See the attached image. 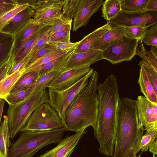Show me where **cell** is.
I'll return each instance as SVG.
<instances>
[{"mask_svg":"<svg viewBox=\"0 0 157 157\" xmlns=\"http://www.w3.org/2000/svg\"><path fill=\"white\" fill-rule=\"evenodd\" d=\"M152 157H157V156H155V155H153V156Z\"/></svg>","mask_w":157,"mask_h":157,"instance_id":"cell-52","label":"cell"},{"mask_svg":"<svg viewBox=\"0 0 157 157\" xmlns=\"http://www.w3.org/2000/svg\"><path fill=\"white\" fill-rule=\"evenodd\" d=\"M136 54L139 56L142 61L147 63L157 71V47L151 46L150 50L145 49L141 39L139 40Z\"/></svg>","mask_w":157,"mask_h":157,"instance_id":"cell-23","label":"cell"},{"mask_svg":"<svg viewBox=\"0 0 157 157\" xmlns=\"http://www.w3.org/2000/svg\"><path fill=\"white\" fill-rule=\"evenodd\" d=\"M50 26H44L40 36L32 48L31 52L37 50L48 43Z\"/></svg>","mask_w":157,"mask_h":157,"instance_id":"cell-42","label":"cell"},{"mask_svg":"<svg viewBox=\"0 0 157 157\" xmlns=\"http://www.w3.org/2000/svg\"><path fill=\"white\" fill-rule=\"evenodd\" d=\"M157 127L146 130L143 135L140 144V150L142 152L147 151L152 142L157 138Z\"/></svg>","mask_w":157,"mask_h":157,"instance_id":"cell-35","label":"cell"},{"mask_svg":"<svg viewBox=\"0 0 157 157\" xmlns=\"http://www.w3.org/2000/svg\"><path fill=\"white\" fill-rule=\"evenodd\" d=\"M98 74L94 71L88 85L72 101L65 113L63 123L67 130L77 132L96 125L98 100Z\"/></svg>","mask_w":157,"mask_h":157,"instance_id":"cell-3","label":"cell"},{"mask_svg":"<svg viewBox=\"0 0 157 157\" xmlns=\"http://www.w3.org/2000/svg\"><path fill=\"white\" fill-rule=\"evenodd\" d=\"M28 6L29 4L28 3L18 5L14 9L6 13L0 17V30L13 17Z\"/></svg>","mask_w":157,"mask_h":157,"instance_id":"cell-40","label":"cell"},{"mask_svg":"<svg viewBox=\"0 0 157 157\" xmlns=\"http://www.w3.org/2000/svg\"><path fill=\"white\" fill-rule=\"evenodd\" d=\"M42 29L34 34L25 44L16 55L12 58V65L22 59L31 52L32 48L40 36Z\"/></svg>","mask_w":157,"mask_h":157,"instance_id":"cell-30","label":"cell"},{"mask_svg":"<svg viewBox=\"0 0 157 157\" xmlns=\"http://www.w3.org/2000/svg\"><path fill=\"white\" fill-rule=\"evenodd\" d=\"M66 128L41 131H24L9 149L7 157H31L44 146L59 143Z\"/></svg>","mask_w":157,"mask_h":157,"instance_id":"cell-4","label":"cell"},{"mask_svg":"<svg viewBox=\"0 0 157 157\" xmlns=\"http://www.w3.org/2000/svg\"><path fill=\"white\" fill-rule=\"evenodd\" d=\"M30 54L31 52L29 53L22 59L13 65L9 71L7 76H9L13 74L19 69L21 67L25 65L29 58Z\"/></svg>","mask_w":157,"mask_h":157,"instance_id":"cell-45","label":"cell"},{"mask_svg":"<svg viewBox=\"0 0 157 157\" xmlns=\"http://www.w3.org/2000/svg\"><path fill=\"white\" fill-rule=\"evenodd\" d=\"M34 13V11L28 6L13 17L0 31L14 35L32 18Z\"/></svg>","mask_w":157,"mask_h":157,"instance_id":"cell-18","label":"cell"},{"mask_svg":"<svg viewBox=\"0 0 157 157\" xmlns=\"http://www.w3.org/2000/svg\"><path fill=\"white\" fill-rule=\"evenodd\" d=\"M139 40L126 35L121 40L102 52L103 59L113 64L130 61L136 55Z\"/></svg>","mask_w":157,"mask_h":157,"instance_id":"cell-9","label":"cell"},{"mask_svg":"<svg viewBox=\"0 0 157 157\" xmlns=\"http://www.w3.org/2000/svg\"><path fill=\"white\" fill-rule=\"evenodd\" d=\"M148 27L139 26L125 27V31L127 36L139 40L141 39Z\"/></svg>","mask_w":157,"mask_h":157,"instance_id":"cell-41","label":"cell"},{"mask_svg":"<svg viewBox=\"0 0 157 157\" xmlns=\"http://www.w3.org/2000/svg\"><path fill=\"white\" fill-rule=\"evenodd\" d=\"M149 151L153 155H156L157 154V139H156L150 146Z\"/></svg>","mask_w":157,"mask_h":157,"instance_id":"cell-48","label":"cell"},{"mask_svg":"<svg viewBox=\"0 0 157 157\" xmlns=\"http://www.w3.org/2000/svg\"><path fill=\"white\" fill-rule=\"evenodd\" d=\"M5 102L4 99H0V124H1L2 117L3 111V109Z\"/></svg>","mask_w":157,"mask_h":157,"instance_id":"cell-49","label":"cell"},{"mask_svg":"<svg viewBox=\"0 0 157 157\" xmlns=\"http://www.w3.org/2000/svg\"><path fill=\"white\" fill-rule=\"evenodd\" d=\"M49 102L46 88L32 94L23 101L9 105L7 113L10 138H13L24 126L33 112L43 104Z\"/></svg>","mask_w":157,"mask_h":157,"instance_id":"cell-5","label":"cell"},{"mask_svg":"<svg viewBox=\"0 0 157 157\" xmlns=\"http://www.w3.org/2000/svg\"><path fill=\"white\" fill-rule=\"evenodd\" d=\"M79 0H63L62 13L66 17L72 19Z\"/></svg>","mask_w":157,"mask_h":157,"instance_id":"cell-36","label":"cell"},{"mask_svg":"<svg viewBox=\"0 0 157 157\" xmlns=\"http://www.w3.org/2000/svg\"><path fill=\"white\" fill-rule=\"evenodd\" d=\"M72 21V19H69L63 15L50 26L49 34L60 31L70 32Z\"/></svg>","mask_w":157,"mask_h":157,"instance_id":"cell-31","label":"cell"},{"mask_svg":"<svg viewBox=\"0 0 157 157\" xmlns=\"http://www.w3.org/2000/svg\"><path fill=\"white\" fill-rule=\"evenodd\" d=\"M104 2L102 0H79L73 17L72 31H76L81 27L85 26Z\"/></svg>","mask_w":157,"mask_h":157,"instance_id":"cell-13","label":"cell"},{"mask_svg":"<svg viewBox=\"0 0 157 157\" xmlns=\"http://www.w3.org/2000/svg\"><path fill=\"white\" fill-rule=\"evenodd\" d=\"M118 89L116 77L113 74L98 86V117L94 134L99 144V152L106 156L112 157L114 152Z\"/></svg>","mask_w":157,"mask_h":157,"instance_id":"cell-1","label":"cell"},{"mask_svg":"<svg viewBox=\"0 0 157 157\" xmlns=\"http://www.w3.org/2000/svg\"><path fill=\"white\" fill-rule=\"evenodd\" d=\"M66 128L57 113L48 102L37 108L20 131H41Z\"/></svg>","mask_w":157,"mask_h":157,"instance_id":"cell-7","label":"cell"},{"mask_svg":"<svg viewBox=\"0 0 157 157\" xmlns=\"http://www.w3.org/2000/svg\"><path fill=\"white\" fill-rule=\"evenodd\" d=\"M146 45L157 46V24L152 25L147 29L141 39Z\"/></svg>","mask_w":157,"mask_h":157,"instance_id":"cell-38","label":"cell"},{"mask_svg":"<svg viewBox=\"0 0 157 157\" xmlns=\"http://www.w3.org/2000/svg\"><path fill=\"white\" fill-rule=\"evenodd\" d=\"M70 32L60 31L49 34L48 43V44L63 42H69Z\"/></svg>","mask_w":157,"mask_h":157,"instance_id":"cell-39","label":"cell"},{"mask_svg":"<svg viewBox=\"0 0 157 157\" xmlns=\"http://www.w3.org/2000/svg\"><path fill=\"white\" fill-rule=\"evenodd\" d=\"M138 82L140 87V91L144 96L151 102L157 104V94L155 93L144 69L141 66Z\"/></svg>","mask_w":157,"mask_h":157,"instance_id":"cell-22","label":"cell"},{"mask_svg":"<svg viewBox=\"0 0 157 157\" xmlns=\"http://www.w3.org/2000/svg\"><path fill=\"white\" fill-rule=\"evenodd\" d=\"M101 16L109 21L114 18L121 10V0H106L101 8Z\"/></svg>","mask_w":157,"mask_h":157,"instance_id":"cell-26","label":"cell"},{"mask_svg":"<svg viewBox=\"0 0 157 157\" xmlns=\"http://www.w3.org/2000/svg\"><path fill=\"white\" fill-rule=\"evenodd\" d=\"M110 29V23L108 21L103 26L84 36L80 40V43L75 49L74 52H82L92 50L91 48L93 44Z\"/></svg>","mask_w":157,"mask_h":157,"instance_id":"cell-19","label":"cell"},{"mask_svg":"<svg viewBox=\"0 0 157 157\" xmlns=\"http://www.w3.org/2000/svg\"><path fill=\"white\" fill-rule=\"evenodd\" d=\"M75 50L44 65L31 69L26 73L32 71H37L39 73L40 76H41L54 71H60L63 68L65 63Z\"/></svg>","mask_w":157,"mask_h":157,"instance_id":"cell-21","label":"cell"},{"mask_svg":"<svg viewBox=\"0 0 157 157\" xmlns=\"http://www.w3.org/2000/svg\"><path fill=\"white\" fill-rule=\"evenodd\" d=\"M14 45V35L0 31V67L12 57Z\"/></svg>","mask_w":157,"mask_h":157,"instance_id":"cell-20","label":"cell"},{"mask_svg":"<svg viewBox=\"0 0 157 157\" xmlns=\"http://www.w3.org/2000/svg\"><path fill=\"white\" fill-rule=\"evenodd\" d=\"M63 0H32L29 6L34 11L32 18L44 26H50L63 15Z\"/></svg>","mask_w":157,"mask_h":157,"instance_id":"cell-8","label":"cell"},{"mask_svg":"<svg viewBox=\"0 0 157 157\" xmlns=\"http://www.w3.org/2000/svg\"><path fill=\"white\" fill-rule=\"evenodd\" d=\"M146 9L147 11H157V0H148Z\"/></svg>","mask_w":157,"mask_h":157,"instance_id":"cell-47","label":"cell"},{"mask_svg":"<svg viewBox=\"0 0 157 157\" xmlns=\"http://www.w3.org/2000/svg\"><path fill=\"white\" fill-rule=\"evenodd\" d=\"M25 65L9 76H7L0 83V99L4 98L10 94L16 82L23 75Z\"/></svg>","mask_w":157,"mask_h":157,"instance_id":"cell-24","label":"cell"},{"mask_svg":"<svg viewBox=\"0 0 157 157\" xmlns=\"http://www.w3.org/2000/svg\"><path fill=\"white\" fill-rule=\"evenodd\" d=\"M13 3H16L15 0H0V4Z\"/></svg>","mask_w":157,"mask_h":157,"instance_id":"cell-50","label":"cell"},{"mask_svg":"<svg viewBox=\"0 0 157 157\" xmlns=\"http://www.w3.org/2000/svg\"><path fill=\"white\" fill-rule=\"evenodd\" d=\"M85 129L67 136L53 149L39 157H70L80 139L86 132Z\"/></svg>","mask_w":157,"mask_h":157,"instance_id":"cell-14","label":"cell"},{"mask_svg":"<svg viewBox=\"0 0 157 157\" xmlns=\"http://www.w3.org/2000/svg\"><path fill=\"white\" fill-rule=\"evenodd\" d=\"M148 0H121V10L127 12L140 13L147 11Z\"/></svg>","mask_w":157,"mask_h":157,"instance_id":"cell-28","label":"cell"},{"mask_svg":"<svg viewBox=\"0 0 157 157\" xmlns=\"http://www.w3.org/2000/svg\"><path fill=\"white\" fill-rule=\"evenodd\" d=\"M144 127L139 123L136 100L128 97L120 98L117 111L116 131L112 157L136 156Z\"/></svg>","mask_w":157,"mask_h":157,"instance_id":"cell-2","label":"cell"},{"mask_svg":"<svg viewBox=\"0 0 157 157\" xmlns=\"http://www.w3.org/2000/svg\"><path fill=\"white\" fill-rule=\"evenodd\" d=\"M13 64L11 58L0 67V83L7 76V74Z\"/></svg>","mask_w":157,"mask_h":157,"instance_id":"cell-44","label":"cell"},{"mask_svg":"<svg viewBox=\"0 0 157 157\" xmlns=\"http://www.w3.org/2000/svg\"><path fill=\"white\" fill-rule=\"evenodd\" d=\"M34 85L30 87L17 90L10 93L4 100L9 105H14L19 103L32 94Z\"/></svg>","mask_w":157,"mask_h":157,"instance_id":"cell-29","label":"cell"},{"mask_svg":"<svg viewBox=\"0 0 157 157\" xmlns=\"http://www.w3.org/2000/svg\"><path fill=\"white\" fill-rule=\"evenodd\" d=\"M80 42V41L76 42H63L50 45L53 46L57 50L68 53L74 50L78 46Z\"/></svg>","mask_w":157,"mask_h":157,"instance_id":"cell-43","label":"cell"},{"mask_svg":"<svg viewBox=\"0 0 157 157\" xmlns=\"http://www.w3.org/2000/svg\"><path fill=\"white\" fill-rule=\"evenodd\" d=\"M10 136L8 117L4 116V120L0 126V157H7L10 145Z\"/></svg>","mask_w":157,"mask_h":157,"instance_id":"cell-25","label":"cell"},{"mask_svg":"<svg viewBox=\"0 0 157 157\" xmlns=\"http://www.w3.org/2000/svg\"><path fill=\"white\" fill-rule=\"evenodd\" d=\"M103 59L102 52L100 50H92L80 53H75L74 51L62 69H67L82 65L90 66Z\"/></svg>","mask_w":157,"mask_h":157,"instance_id":"cell-17","label":"cell"},{"mask_svg":"<svg viewBox=\"0 0 157 157\" xmlns=\"http://www.w3.org/2000/svg\"><path fill=\"white\" fill-rule=\"evenodd\" d=\"M136 106L139 121L144 130L157 126V104L144 96L137 97Z\"/></svg>","mask_w":157,"mask_h":157,"instance_id":"cell-12","label":"cell"},{"mask_svg":"<svg viewBox=\"0 0 157 157\" xmlns=\"http://www.w3.org/2000/svg\"><path fill=\"white\" fill-rule=\"evenodd\" d=\"M44 26L36 20L31 18L26 24L14 35V45L12 58L18 53L25 44Z\"/></svg>","mask_w":157,"mask_h":157,"instance_id":"cell-15","label":"cell"},{"mask_svg":"<svg viewBox=\"0 0 157 157\" xmlns=\"http://www.w3.org/2000/svg\"><path fill=\"white\" fill-rule=\"evenodd\" d=\"M139 65L144 69L155 93L157 94V71L151 66L142 61L139 62Z\"/></svg>","mask_w":157,"mask_h":157,"instance_id":"cell-37","label":"cell"},{"mask_svg":"<svg viewBox=\"0 0 157 157\" xmlns=\"http://www.w3.org/2000/svg\"><path fill=\"white\" fill-rule=\"evenodd\" d=\"M109 22L110 29L93 44L92 50L103 52L121 40L126 35L124 27L117 26Z\"/></svg>","mask_w":157,"mask_h":157,"instance_id":"cell-16","label":"cell"},{"mask_svg":"<svg viewBox=\"0 0 157 157\" xmlns=\"http://www.w3.org/2000/svg\"><path fill=\"white\" fill-rule=\"evenodd\" d=\"M40 76L39 72L36 71L23 73L15 84L10 93L33 86Z\"/></svg>","mask_w":157,"mask_h":157,"instance_id":"cell-27","label":"cell"},{"mask_svg":"<svg viewBox=\"0 0 157 157\" xmlns=\"http://www.w3.org/2000/svg\"><path fill=\"white\" fill-rule=\"evenodd\" d=\"M17 5V3L0 4V17L6 13L14 9Z\"/></svg>","mask_w":157,"mask_h":157,"instance_id":"cell-46","label":"cell"},{"mask_svg":"<svg viewBox=\"0 0 157 157\" xmlns=\"http://www.w3.org/2000/svg\"><path fill=\"white\" fill-rule=\"evenodd\" d=\"M91 69L90 66L82 65L67 69H62L47 87L58 91L66 89L78 81Z\"/></svg>","mask_w":157,"mask_h":157,"instance_id":"cell-11","label":"cell"},{"mask_svg":"<svg viewBox=\"0 0 157 157\" xmlns=\"http://www.w3.org/2000/svg\"><path fill=\"white\" fill-rule=\"evenodd\" d=\"M58 50L53 46L47 44L39 49L31 52L29 58L25 65V70L30 65L41 57Z\"/></svg>","mask_w":157,"mask_h":157,"instance_id":"cell-34","label":"cell"},{"mask_svg":"<svg viewBox=\"0 0 157 157\" xmlns=\"http://www.w3.org/2000/svg\"><path fill=\"white\" fill-rule=\"evenodd\" d=\"M67 53L58 50L43 56L37 59L25 69L23 73H26L31 69L44 65L51 61L59 58Z\"/></svg>","mask_w":157,"mask_h":157,"instance_id":"cell-33","label":"cell"},{"mask_svg":"<svg viewBox=\"0 0 157 157\" xmlns=\"http://www.w3.org/2000/svg\"><path fill=\"white\" fill-rule=\"evenodd\" d=\"M94 69L90 71L76 82L68 88L61 91L48 88L49 104L63 121L66 111L73 99L86 87Z\"/></svg>","mask_w":157,"mask_h":157,"instance_id":"cell-6","label":"cell"},{"mask_svg":"<svg viewBox=\"0 0 157 157\" xmlns=\"http://www.w3.org/2000/svg\"><path fill=\"white\" fill-rule=\"evenodd\" d=\"M60 71H54L40 76L34 85L32 94L46 89L47 85L56 76Z\"/></svg>","mask_w":157,"mask_h":157,"instance_id":"cell-32","label":"cell"},{"mask_svg":"<svg viewBox=\"0 0 157 157\" xmlns=\"http://www.w3.org/2000/svg\"><path fill=\"white\" fill-rule=\"evenodd\" d=\"M140 157V155L138 156H130V157Z\"/></svg>","mask_w":157,"mask_h":157,"instance_id":"cell-51","label":"cell"},{"mask_svg":"<svg viewBox=\"0 0 157 157\" xmlns=\"http://www.w3.org/2000/svg\"><path fill=\"white\" fill-rule=\"evenodd\" d=\"M108 21L115 25L124 27H149L157 23V11L130 13L121 10L117 17Z\"/></svg>","mask_w":157,"mask_h":157,"instance_id":"cell-10","label":"cell"}]
</instances>
